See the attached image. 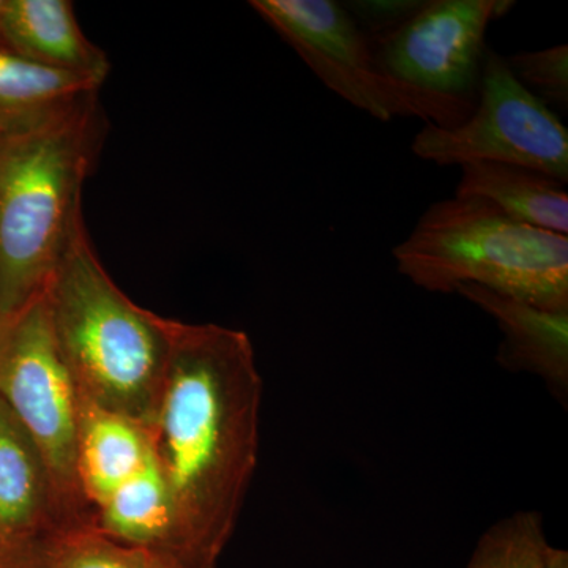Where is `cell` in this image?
<instances>
[{
  "mask_svg": "<svg viewBox=\"0 0 568 568\" xmlns=\"http://www.w3.org/2000/svg\"><path fill=\"white\" fill-rule=\"evenodd\" d=\"M263 377L250 336L175 323L149 436L166 487L174 568H219L260 458Z\"/></svg>",
  "mask_w": 568,
  "mask_h": 568,
  "instance_id": "cell-1",
  "label": "cell"
},
{
  "mask_svg": "<svg viewBox=\"0 0 568 568\" xmlns=\"http://www.w3.org/2000/svg\"><path fill=\"white\" fill-rule=\"evenodd\" d=\"M106 138L99 92L50 121L0 133V327L47 291Z\"/></svg>",
  "mask_w": 568,
  "mask_h": 568,
  "instance_id": "cell-2",
  "label": "cell"
},
{
  "mask_svg": "<svg viewBox=\"0 0 568 568\" xmlns=\"http://www.w3.org/2000/svg\"><path fill=\"white\" fill-rule=\"evenodd\" d=\"M43 295L59 353L80 395L149 428L162 396L178 321L134 304L112 282L84 220Z\"/></svg>",
  "mask_w": 568,
  "mask_h": 568,
  "instance_id": "cell-3",
  "label": "cell"
},
{
  "mask_svg": "<svg viewBox=\"0 0 568 568\" xmlns=\"http://www.w3.org/2000/svg\"><path fill=\"white\" fill-rule=\"evenodd\" d=\"M396 268L428 293L466 284L568 312V237L518 222L484 197L429 205L394 248Z\"/></svg>",
  "mask_w": 568,
  "mask_h": 568,
  "instance_id": "cell-4",
  "label": "cell"
},
{
  "mask_svg": "<svg viewBox=\"0 0 568 568\" xmlns=\"http://www.w3.org/2000/svg\"><path fill=\"white\" fill-rule=\"evenodd\" d=\"M0 398L50 474L58 534L91 528L77 467L80 392L59 353L44 295L0 327Z\"/></svg>",
  "mask_w": 568,
  "mask_h": 568,
  "instance_id": "cell-5",
  "label": "cell"
},
{
  "mask_svg": "<svg viewBox=\"0 0 568 568\" xmlns=\"http://www.w3.org/2000/svg\"><path fill=\"white\" fill-rule=\"evenodd\" d=\"M252 9L286 41L325 88L377 121L417 118L455 129L477 102L422 91L376 67L372 44L334 0H252Z\"/></svg>",
  "mask_w": 568,
  "mask_h": 568,
  "instance_id": "cell-6",
  "label": "cell"
},
{
  "mask_svg": "<svg viewBox=\"0 0 568 568\" xmlns=\"http://www.w3.org/2000/svg\"><path fill=\"white\" fill-rule=\"evenodd\" d=\"M410 151L425 162L504 163L568 183V130L556 111L519 84L506 58L485 52L473 115L455 129L426 123Z\"/></svg>",
  "mask_w": 568,
  "mask_h": 568,
  "instance_id": "cell-7",
  "label": "cell"
},
{
  "mask_svg": "<svg viewBox=\"0 0 568 568\" xmlns=\"http://www.w3.org/2000/svg\"><path fill=\"white\" fill-rule=\"evenodd\" d=\"M508 0H425L396 31L372 44L381 73L422 91L477 102L489 24Z\"/></svg>",
  "mask_w": 568,
  "mask_h": 568,
  "instance_id": "cell-8",
  "label": "cell"
},
{
  "mask_svg": "<svg viewBox=\"0 0 568 568\" xmlns=\"http://www.w3.org/2000/svg\"><path fill=\"white\" fill-rule=\"evenodd\" d=\"M457 293L484 310L503 332L497 362L511 372L540 377L556 398L566 402L568 312H549L474 284Z\"/></svg>",
  "mask_w": 568,
  "mask_h": 568,
  "instance_id": "cell-9",
  "label": "cell"
},
{
  "mask_svg": "<svg viewBox=\"0 0 568 568\" xmlns=\"http://www.w3.org/2000/svg\"><path fill=\"white\" fill-rule=\"evenodd\" d=\"M2 47L29 61L103 85L111 63L78 24L70 0H6Z\"/></svg>",
  "mask_w": 568,
  "mask_h": 568,
  "instance_id": "cell-10",
  "label": "cell"
},
{
  "mask_svg": "<svg viewBox=\"0 0 568 568\" xmlns=\"http://www.w3.org/2000/svg\"><path fill=\"white\" fill-rule=\"evenodd\" d=\"M58 534L50 474L39 448L0 398V544Z\"/></svg>",
  "mask_w": 568,
  "mask_h": 568,
  "instance_id": "cell-11",
  "label": "cell"
},
{
  "mask_svg": "<svg viewBox=\"0 0 568 568\" xmlns=\"http://www.w3.org/2000/svg\"><path fill=\"white\" fill-rule=\"evenodd\" d=\"M152 457L149 428L93 405L80 395L77 467L92 511Z\"/></svg>",
  "mask_w": 568,
  "mask_h": 568,
  "instance_id": "cell-12",
  "label": "cell"
},
{
  "mask_svg": "<svg viewBox=\"0 0 568 568\" xmlns=\"http://www.w3.org/2000/svg\"><path fill=\"white\" fill-rule=\"evenodd\" d=\"M567 183L515 164H462L457 196L484 197L518 222L567 235Z\"/></svg>",
  "mask_w": 568,
  "mask_h": 568,
  "instance_id": "cell-13",
  "label": "cell"
},
{
  "mask_svg": "<svg viewBox=\"0 0 568 568\" xmlns=\"http://www.w3.org/2000/svg\"><path fill=\"white\" fill-rule=\"evenodd\" d=\"M102 84L40 65L0 47V133L50 121Z\"/></svg>",
  "mask_w": 568,
  "mask_h": 568,
  "instance_id": "cell-14",
  "label": "cell"
},
{
  "mask_svg": "<svg viewBox=\"0 0 568 568\" xmlns=\"http://www.w3.org/2000/svg\"><path fill=\"white\" fill-rule=\"evenodd\" d=\"M93 528L118 544L148 549L168 560L170 499L152 457L93 511Z\"/></svg>",
  "mask_w": 568,
  "mask_h": 568,
  "instance_id": "cell-15",
  "label": "cell"
},
{
  "mask_svg": "<svg viewBox=\"0 0 568 568\" xmlns=\"http://www.w3.org/2000/svg\"><path fill=\"white\" fill-rule=\"evenodd\" d=\"M466 568H568V552L549 544L537 511H517L485 530Z\"/></svg>",
  "mask_w": 568,
  "mask_h": 568,
  "instance_id": "cell-16",
  "label": "cell"
},
{
  "mask_svg": "<svg viewBox=\"0 0 568 568\" xmlns=\"http://www.w3.org/2000/svg\"><path fill=\"white\" fill-rule=\"evenodd\" d=\"M44 568H174L148 549L126 547L93 528L54 534Z\"/></svg>",
  "mask_w": 568,
  "mask_h": 568,
  "instance_id": "cell-17",
  "label": "cell"
},
{
  "mask_svg": "<svg viewBox=\"0 0 568 568\" xmlns=\"http://www.w3.org/2000/svg\"><path fill=\"white\" fill-rule=\"evenodd\" d=\"M508 69L523 88L541 100L549 110H568V47L519 52L506 58Z\"/></svg>",
  "mask_w": 568,
  "mask_h": 568,
  "instance_id": "cell-18",
  "label": "cell"
},
{
  "mask_svg": "<svg viewBox=\"0 0 568 568\" xmlns=\"http://www.w3.org/2000/svg\"><path fill=\"white\" fill-rule=\"evenodd\" d=\"M425 0H394V2H343L342 7L351 14L369 43L383 40L409 20Z\"/></svg>",
  "mask_w": 568,
  "mask_h": 568,
  "instance_id": "cell-19",
  "label": "cell"
},
{
  "mask_svg": "<svg viewBox=\"0 0 568 568\" xmlns=\"http://www.w3.org/2000/svg\"><path fill=\"white\" fill-rule=\"evenodd\" d=\"M47 552L48 538L0 545V568H44Z\"/></svg>",
  "mask_w": 568,
  "mask_h": 568,
  "instance_id": "cell-20",
  "label": "cell"
},
{
  "mask_svg": "<svg viewBox=\"0 0 568 568\" xmlns=\"http://www.w3.org/2000/svg\"><path fill=\"white\" fill-rule=\"evenodd\" d=\"M3 2H6V0H0V24H2ZM0 47H2V41H0Z\"/></svg>",
  "mask_w": 568,
  "mask_h": 568,
  "instance_id": "cell-21",
  "label": "cell"
},
{
  "mask_svg": "<svg viewBox=\"0 0 568 568\" xmlns=\"http://www.w3.org/2000/svg\"><path fill=\"white\" fill-rule=\"evenodd\" d=\"M0 545H3V544H0Z\"/></svg>",
  "mask_w": 568,
  "mask_h": 568,
  "instance_id": "cell-22",
  "label": "cell"
}]
</instances>
